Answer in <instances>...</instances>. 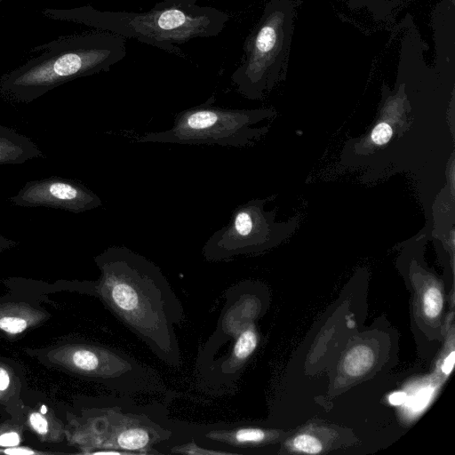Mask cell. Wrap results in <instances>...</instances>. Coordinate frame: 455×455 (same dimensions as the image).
Here are the masks:
<instances>
[{
  "label": "cell",
  "mask_w": 455,
  "mask_h": 455,
  "mask_svg": "<svg viewBox=\"0 0 455 455\" xmlns=\"http://www.w3.org/2000/svg\"><path fill=\"white\" fill-rule=\"evenodd\" d=\"M100 278L95 288L105 304L164 363L179 366L174 327L184 319L181 302L160 267L125 246L95 257Z\"/></svg>",
  "instance_id": "1"
},
{
  "label": "cell",
  "mask_w": 455,
  "mask_h": 455,
  "mask_svg": "<svg viewBox=\"0 0 455 455\" xmlns=\"http://www.w3.org/2000/svg\"><path fill=\"white\" fill-rule=\"evenodd\" d=\"M198 0H159L148 11H99L91 6L74 13L76 20L89 26L154 46L184 57L180 45L195 38L220 35L230 15L213 6L197 4Z\"/></svg>",
  "instance_id": "2"
},
{
  "label": "cell",
  "mask_w": 455,
  "mask_h": 455,
  "mask_svg": "<svg viewBox=\"0 0 455 455\" xmlns=\"http://www.w3.org/2000/svg\"><path fill=\"white\" fill-rule=\"evenodd\" d=\"M126 52V39L121 36L106 31L78 36L4 76L0 89L16 101L29 103L68 81L108 72Z\"/></svg>",
  "instance_id": "3"
},
{
  "label": "cell",
  "mask_w": 455,
  "mask_h": 455,
  "mask_svg": "<svg viewBox=\"0 0 455 455\" xmlns=\"http://www.w3.org/2000/svg\"><path fill=\"white\" fill-rule=\"evenodd\" d=\"M214 102L215 97L212 96L204 103L182 110L175 116L170 129L146 132L136 141L245 148L268 132V126L255 125L276 116L273 108H227Z\"/></svg>",
  "instance_id": "4"
},
{
  "label": "cell",
  "mask_w": 455,
  "mask_h": 455,
  "mask_svg": "<svg viewBox=\"0 0 455 455\" xmlns=\"http://www.w3.org/2000/svg\"><path fill=\"white\" fill-rule=\"evenodd\" d=\"M292 6L288 0H270L248 35L240 65L231 75L244 98L262 100L282 78L291 28Z\"/></svg>",
  "instance_id": "5"
},
{
  "label": "cell",
  "mask_w": 455,
  "mask_h": 455,
  "mask_svg": "<svg viewBox=\"0 0 455 455\" xmlns=\"http://www.w3.org/2000/svg\"><path fill=\"white\" fill-rule=\"evenodd\" d=\"M275 198H256L237 206L228 222L216 230L205 242L202 254L207 261H225L236 256L263 251L277 245L292 235L297 217L276 222V211L265 205Z\"/></svg>",
  "instance_id": "6"
},
{
  "label": "cell",
  "mask_w": 455,
  "mask_h": 455,
  "mask_svg": "<svg viewBox=\"0 0 455 455\" xmlns=\"http://www.w3.org/2000/svg\"><path fill=\"white\" fill-rule=\"evenodd\" d=\"M65 362L71 370L123 393L155 392L162 387L156 372L116 349L92 345L72 346Z\"/></svg>",
  "instance_id": "7"
},
{
  "label": "cell",
  "mask_w": 455,
  "mask_h": 455,
  "mask_svg": "<svg viewBox=\"0 0 455 455\" xmlns=\"http://www.w3.org/2000/svg\"><path fill=\"white\" fill-rule=\"evenodd\" d=\"M135 405L114 404L103 411V430L98 437V444L106 449L103 454L157 453L154 445L172 436L152 411Z\"/></svg>",
  "instance_id": "8"
},
{
  "label": "cell",
  "mask_w": 455,
  "mask_h": 455,
  "mask_svg": "<svg viewBox=\"0 0 455 455\" xmlns=\"http://www.w3.org/2000/svg\"><path fill=\"white\" fill-rule=\"evenodd\" d=\"M10 200L17 206H45L74 213L102 204L101 199L81 183L57 178L28 182Z\"/></svg>",
  "instance_id": "9"
},
{
  "label": "cell",
  "mask_w": 455,
  "mask_h": 455,
  "mask_svg": "<svg viewBox=\"0 0 455 455\" xmlns=\"http://www.w3.org/2000/svg\"><path fill=\"white\" fill-rule=\"evenodd\" d=\"M411 107L404 84L395 92L383 85L382 98L370 129L354 144L355 155L369 156L401 138L411 126Z\"/></svg>",
  "instance_id": "10"
},
{
  "label": "cell",
  "mask_w": 455,
  "mask_h": 455,
  "mask_svg": "<svg viewBox=\"0 0 455 455\" xmlns=\"http://www.w3.org/2000/svg\"><path fill=\"white\" fill-rule=\"evenodd\" d=\"M43 156L29 138L0 124V164H20Z\"/></svg>",
  "instance_id": "11"
},
{
  "label": "cell",
  "mask_w": 455,
  "mask_h": 455,
  "mask_svg": "<svg viewBox=\"0 0 455 455\" xmlns=\"http://www.w3.org/2000/svg\"><path fill=\"white\" fill-rule=\"evenodd\" d=\"M454 196L455 192L446 185L437 195L433 205L432 235L441 237L451 247L454 244Z\"/></svg>",
  "instance_id": "12"
},
{
  "label": "cell",
  "mask_w": 455,
  "mask_h": 455,
  "mask_svg": "<svg viewBox=\"0 0 455 455\" xmlns=\"http://www.w3.org/2000/svg\"><path fill=\"white\" fill-rule=\"evenodd\" d=\"M257 344V334L251 326L241 330L234 343L230 356L222 363L223 371L234 372L253 353Z\"/></svg>",
  "instance_id": "13"
},
{
  "label": "cell",
  "mask_w": 455,
  "mask_h": 455,
  "mask_svg": "<svg viewBox=\"0 0 455 455\" xmlns=\"http://www.w3.org/2000/svg\"><path fill=\"white\" fill-rule=\"evenodd\" d=\"M374 355L367 346H357L345 356L343 368L352 377H359L367 372L372 366Z\"/></svg>",
  "instance_id": "14"
},
{
  "label": "cell",
  "mask_w": 455,
  "mask_h": 455,
  "mask_svg": "<svg viewBox=\"0 0 455 455\" xmlns=\"http://www.w3.org/2000/svg\"><path fill=\"white\" fill-rule=\"evenodd\" d=\"M423 312L429 319L436 318L443 308V294L435 286L428 287L423 295Z\"/></svg>",
  "instance_id": "15"
},
{
  "label": "cell",
  "mask_w": 455,
  "mask_h": 455,
  "mask_svg": "<svg viewBox=\"0 0 455 455\" xmlns=\"http://www.w3.org/2000/svg\"><path fill=\"white\" fill-rule=\"evenodd\" d=\"M29 325V320L27 316L19 315H4L0 317V329L9 334H18L23 332Z\"/></svg>",
  "instance_id": "16"
},
{
  "label": "cell",
  "mask_w": 455,
  "mask_h": 455,
  "mask_svg": "<svg viewBox=\"0 0 455 455\" xmlns=\"http://www.w3.org/2000/svg\"><path fill=\"white\" fill-rule=\"evenodd\" d=\"M292 445L295 450L308 454H317L322 451L320 441L307 434L297 435L292 442Z\"/></svg>",
  "instance_id": "17"
},
{
  "label": "cell",
  "mask_w": 455,
  "mask_h": 455,
  "mask_svg": "<svg viewBox=\"0 0 455 455\" xmlns=\"http://www.w3.org/2000/svg\"><path fill=\"white\" fill-rule=\"evenodd\" d=\"M173 452L176 453H184V454H235V452L230 451H216V450H208L203 449L198 446L196 443H188L180 446H175L172 449Z\"/></svg>",
  "instance_id": "18"
},
{
  "label": "cell",
  "mask_w": 455,
  "mask_h": 455,
  "mask_svg": "<svg viewBox=\"0 0 455 455\" xmlns=\"http://www.w3.org/2000/svg\"><path fill=\"white\" fill-rule=\"evenodd\" d=\"M29 424L39 435H46L48 433V421L46 418L39 412H33L29 415Z\"/></svg>",
  "instance_id": "19"
},
{
  "label": "cell",
  "mask_w": 455,
  "mask_h": 455,
  "mask_svg": "<svg viewBox=\"0 0 455 455\" xmlns=\"http://www.w3.org/2000/svg\"><path fill=\"white\" fill-rule=\"evenodd\" d=\"M432 389L431 388H425L420 390L414 397L413 399H411L410 401V406L414 411H419L423 409L426 404L427 403L431 395H432Z\"/></svg>",
  "instance_id": "20"
},
{
  "label": "cell",
  "mask_w": 455,
  "mask_h": 455,
  "mask_svg": "<svg viewBox=\"0 0 455 455\" xmlns=\"http://www.w3.org/2000/svg\"><path fill=\"white\" fill-rule=\"evenodd\" d=\"M20 442V435L16 432H7L0 435V445L4 447L17 446Z\"/></svg>",
  "instance_id": "21"
},
{
  "label": "cell",
  "mask_w": 455,
  "mask_h": 455,
  "mask_svg": "<svg viewBox=\"0 0 455 455\" xmlns=\"http://www.w3.org/2000/svg\"><path fill=\"white\" fill-rule=\"evenodd\" d=\"M455 353L451 351L450 355L444 359L442 365V371L444 374L448 375L451 371L454 365Z\"/></svg>",
  "instance_id": "22"
},
{
  "label": "cell",
  "mask_w": 455,
  "mask_h": 455,
  "mask_svg": "<svg viewBox=\"0 0 455 455\" xmlns=\"http://www.w3.org/2000/svg\"><path fill=\"white\" fill-rule=\"evenodd\" d=\"M407 400V394L405 392H395L389 396V403L393 405L403 404Z\"/></svg>",
  "instance_id": "23"
},
{
  "label": "cell",
  "mask_w": 455,
  "mask_h": 455,
  "mask_svg": "<svg viewBox=\"0 0 455 455\" xmlns=\"http://www.w3.org/2000/svg\"><path fill=\"white\" fill-rule=\"evenodd\" d=\"M10 383V377L8 372L0 367V391L5 390Z\"/></svg>",
  "instance_id": "24"
},
{
  "label": "cell",
  "mask_w": 455,
  "mask_h": 455,
  "mask_svg": "<svg viewBox=\"0 0 455 455\" xmlns=\"http://www.w3.org/2000/svg\"><path fill=\"white\" fill-rule=\"evenodd\" d=\"M16 245V242L0 235V252L9 250Z\"/></svg>",
  "instance_id": "25"
},
{
  "label": "cell",
  "mask_w": 455,
  "mask_h": 455,
  "mask_svg": "<svg viewBox=\"0 0 455 455\" xmlns=\"http://www.w3.org/2000/svg\"><path fill=\"white\" fill-rule=\"evenodd\" d=\"M4 453L6 454H11V455H14V454H34L35 451L29 450V449H27V448H8L6 450L4 451Z\"/></svg>",
  "instance_id": "26"
}]
</instances>
